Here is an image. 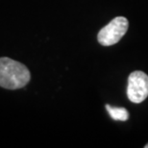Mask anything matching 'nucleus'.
Segmentation results:
<instances>
[{
	"label": "nucleus",
	"instance_id": "1",
	"mask_svg": "<svg viewBox=\"0 0 148 148\" xmlns=\"http://www.w3.org/2000/svg\"><path fill=\"white\" fill-rule=\"evenodd\" d=\"M30 79V71L24 64L10 58H0V87L17 90L25 87Z\"/></svg>",
	"mask_w": 148,
	"mask_h": 148
},
{
	"label": "nucleus",
	"instance_id": "2",
	"mask_svg": "<svg viewBox=\"0 0 148 148\" xmlns=\"http://www.w3.org/2000/svg\"><path fill=\"white\" fill-rule=\"evenodd\" d=\"M128 27L129 22L126 17H115L99 31L98 36H97L98 42L104 46L114 45L117 43L126 34Z\"/></svg>",
	"mask_w": 148,
	"mask_h": 148
},
{
	"label": "nucleus",
	"instance_id": "3",
	"mask_svg": "<svg viewBox=\"0 0 148 148\" xmlns=\"http://www.w3.org/2000/svg\"><path fill=\"white\" fill-rule=\"evenodd\" d=\"M127 96L136 104L143 102L148 97V75L143 71H134L130 74Z\"/></svg>",
	"mask_w": 148,
	"mask_h": 148
},
{
	"label": "nucleus",
	"instance_id": "4",
	"mask_svg": "<svg viewBox=\"0 0 148 148\" xmlns=\"http://www.w3.org/2000/svg\"><path fill=\"white\" fill-rule=\"evenodd\" d=\"M106 109L110 114V116L114 120L126 121L129 118V112L125 108L112 107L110 105H106Z\"/></svg>",
	"mask_w": 148,
	"mask_h": 148
},
{
	"label": "nucleus",
	"instance_id": "5",
	"mask_svg": "<svg viewBox=\"0 0 148 148\" xmlns=\"http://www.w3.org/2000/svg\"><path fill=\"white\" fill-rule=\"evenodd\" d=\"M144 147H145V148H148V143H147V144H146V145H145V146H144Z\"/></svg>",
	"mask_w": 148,
	"mask_h": 148
}]
</instances>
